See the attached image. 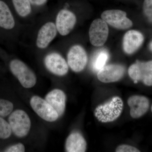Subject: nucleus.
<instances>
[{
  "label": "nucleus",
  "mask_w": 152,
  "mask_h": 152,
  "mask_svg": "<svg viewBox=\"0 0 152 152\" xmlns=\"http://www.w3.org/2000/svg\"><path fill=\"white\" fill-rule=\"evenodd\" d=\"M48 0H29L30 3L36 6H42L45 4Z\"/></svg>",
  "instance_id": "obj_25"
},
{
  "label": "nucleus",
  "mask_w": 152,
  "mask_h": 152,
  "mask_svg": "<svg viewBox=\"0 0 152 152\" xmlns=\"http://www.w3.org/2000/svg\"><path fill=\"white\" fill-rule=\"evenodd\" d=\"M151 111H152V107H151Z\"/></svg>",
  "instance_id": "obj_27"
},
{
  "label": "nucleus",
  "mask_w": 152,
  "mask_h": 152,
  "mask_svg": "<svg viewBox=\"0 0 152 152\" xmlns=\"http://www.w3.org/2000/svg\"><path fill=\"white\" fill-rule=\"evenodd\" d=\"M57 29L56 25L52 22H48L44 25L38 32L37 45L38 48L45 49L50 43L56 36Z\"/></svg>",
  "instance_id": "obj_13"
},
{
  "label": "nucleus",
  "mask_w": 152,
  "mask_h": 152,
  "mask_svg": "<svg viewBox=\"0 0 152 152\" xmlns=\"http://www.w3.org/2000/svg\"><path fill=\"white\" fill-rule=\"evenodd\" d=\"M45 64L50 72L56 75H65L69 70L66 60L57 53H51L47 56L45 58Z\"/></svg>",
  "instance_id": "obj_11"
},
{
  "label": "nucleus",
  "mask_w": 152,
  "mask_h": 152,
  "mask_svg": "<svg viewBox=\"0 0 152 152\" xmlns=\"http://www.w3.org/2000/svg\"><path fill=\"white\" fill-rule=\"evenodd\" d=\"M14 106L10 101L0 99V117H6L12 111Z\"/></svg>",
  "instance_id": "obj_20"
},
{
  "label": "nucleus",
  "mask_w": 152,
  "mask_h": 152,
  "mask_svg": "<svg viewBox=\"0 0 152 152\" xmlns=\"http://www.w3.org/2000/svg\"><path fill=\"white\" fill-rule=\"evenodd\" d=\"M109 59V54L106 51H101L95 57L92 63L93 69L95 72H99L105 66Z\"/></svg>",
  "instance_id": "obj_19"
},
{
  "label": "nucleus",
  "mask_w": 152,
  "mask_h": 152,
  "mask_svg": "<svg viewBox=\"0 0 152 152\" xmlns=\"http://www.w3.org/2000/svg\"><path fill=\"white\" fill-rule=\"evenodd\" d=\"M128 73L135 83L141 81L147 86H152V61H137L129 68Z\"/></svg>",
  "instance_id": "obj_4"
},
{
  "label": "nucleus",
  "mask_w": 152,
  "mask_h": 152,
  "mask_svg": "<svg viewBox=\"0 0 152 152\" xmlns=\"http://www.w3.org/2000/svg\"><path fill=\"white\" fill-rule=\"evenodd\" d=\"M68 64L74 72H79L84 69L88 62L87 53L81 46L72 47L68 52Z\"/></svg>",
  "instance_id": "obj_8"
},
{
  "label": "nucleus",
  "mask_w": 152,
  "mask_h": 152,
  "mask_svg": "<svg viewBox=\"0 0 152 152\" xmlns=\"http://www.w3.org/2000/svg\"><path fill=\"white\" fill-rule=\"evenodd\" d=\"M10 69L12 73L18 78L23 87L32 88L37 83L35 74L25 63L18 59L11 61Z\"/></svg>",
  "instance_id": "obj_2"
},
{
  "label": "nucleus",
  "mask_w": 152,
  "mask_h": 152,
  "mask_svg": "<svg viewBox=\"0 0 152 152\" xmlns=\"http://www.w3.org/2000/svg\"><path fill=\"white\" fill-rule=\"evenodd\" d=\"M30 104L36 113L47 121H55L59 117L56 110L46 100L38 96L31 98Z\"/></svg>",
  "instance_id": "obj_7"
},
{
  "label": "nucleus",
  "mask_w": 152,
  "mask_h": 152,
  "mask_svg": "<svg viewBox=\"0 0 152 152\" xmlns=\"http://www.w3.org/2000/svg\"><path fill=\"white\" fill-rule=\"evenodd\" d=\"M12 132L18 137H26L31 129V121L27 114L23 110L13 112L8 118Z\"/></svg>",
  "instance_id": "obj_3"
},
{
  "label": "nucleus",
  "mask_w": 152,
  "mask_h": 152,
  "mask_svg": "<svg viewBox=\"0 0 152 152\" xmlns=\"http://www.w3.org/2000/svg\"><path fill=\"white\" fill-rule=\"evenodd\" d=\"M101 17L107 24L118 29H127L133 25L132 21L127 17L126 13L120 10L104 11Z\"/></svg>",
  "instance_id": "obj_5"
},
{
  "label": "nucleus",
  "mask_w": 152,
  "mask_h": 152,
  "mask_svg": "<svg viewBox=\"0 0 152 152\" xmlns=\"http://www.w3.org/2000/svg\"><path fill=\"white\" fill-rule=\"evenodd\" d=\"M143 10L148 18L150 21L152 22V0H145Z\"/></svg>",
  "instance_id": "obj_22"
},
{
  "label": "nucleus",
  "mask_w": 152,
  "mask_h": 152,
  "mask_svg": "<svg viewBox=\"0 0 152 152\" xmlns=\"http://www.w3.org/2000/svg\"><path fill=\"white\" fill-rule=\"evenodd\" d=\"M15 26V21L8 6L0 0V27L6 30H11Z\"/></svg>",
  "instance_id": "obj_17"
},
{
  "label": "nucleus",
  "mask_w": 152,
  "mask_h": 152,
  "mask_svg": "<svg viewBox=\"0 0 152 152\" xmlns=\"http://www.w3.org/2000/svg\"><path fill=\"white\" fill-rule=\"evenodd\" d=\"M127 103L130 108L131 116L133 118H138L142 116L149 108V100L144 96H132L128 99Z\"/></svg>",
  "instance_id": "obj_12"
},
{
  "label": "nucleus",
  "mask_w": 152,
  "mask_h": 152,
  "mask_svg": "<svg viewBox=\"0 0 152 152\" xmlns=\"http://www.w3.org/2000/svg\"><path fill=\"white\" fill-rule=\"evenodd\" d=\"M123 108L122 99L120 97L114 96L107 102L98 106L95 109L94 115L101 122H111L120 116Z\"/></svg>",
  "instance_id": "obj_1"
},
{
  "label": "nucleus",
  "mask_w": 152,
  "mask_h": 152,
  "mask_svg": "<svg viewBox=\"0 0 152 152\" xmlns=\"http://www.w3.org/2000/svg\"><path fill=\"white\" fill-rule=\"evenodd\" d=\"M65 148L68 152H84L87 149V143L81 134L78 132L71 134L66 142Z\"/></svg>",
  "instance_id": "obj_16"
},
{
  "label": "nucleus",
  "mask_w": 152,
  "mask_h": 152,
  "mask_svg": "<svg viewBox=\"0 0 152 152\" xmlns=\"http://www.w3.org/2000/svg\"><path fill=\"white\" fill-rule=\"evenodd\" d=\"M144 37L135 30H130L125 34L123 39V48L126 53L132 54L135 52L143 42Z\"/></svg>",
  "instance_id": "obj_14"
},
{
  "label": "nucleus",
  "mask_w": 152,
  "mask_h": 152,
  "mask_svg": "<svg viewBox=\"0 0 152 152\" xmlns=\"http://www.w3.org/2000/svg\"><path fill=\"white\" fill-rule=\"evenodd\" d=\"M109 35L107 24L102 19L94 20L90 26L89 36L90 42L95 47H101L105 43Z\"/></svg>",
  "instance_id": "obj_6"
},
{
  "label": "nucleus",
  "mask_w": 152,
  "mask_h": 152,
  "mask_svg": "<svg viewBox=\"0 0 152 152\" xmlns=\"http://www.w3.org/2000/svg\"><path fill=\"white\" fill-rule=\"evenodd\" d=\"M125 71L124 66L118 64H111L105 66L98 72L97 78L102 83H114L122 78Z\"/></svg>",
  "instance_id": "obj_9"
},
{
  "label": "nucleus",
  "mask_w": 152,
  "mask_h": 152,
  "mask_svg": "<svg viewBox=\"0 0 152 152\" xmlns=\"http://www.w3.org/2000/svg\"><path fill=\"white\" fill-rule=\"evenodd\" d=\"M12 133V129L9 123L0 117V138H8Z\"/></svg>",
  "instance_id": "obj_21"
},
{
  "label": "nucleus",
  "mask_w": 152,
  "mask_h": 152,
  "mask_svg": "<svg viewBox=\"0 0 152 152\" xmlns=\"http://www.w3.org/2000/svg\"><path fill=\"white\" fill-rule=\"evenodd\" d=\"M150 48L151 50L152 51V41L150 43Z\"/></svg>",
  "instance_id": "obj_26"
},
{
  "label": "nucleus",
  "mask_w": 152,
  "mask_h": 152,
  "mask_svg": "<svg viewBox=\"0 0 152 152\" xmlns=\"http://www.w3.org/2000/svg\"><path fill=\"white\" fill-rule=\"evenodd\" d=\"M25 151L24 145L22 143H18L9 147L5 151L7 152H24Z\"/></svg>",
  "instance_id": "obj_24"
},
{
  "label": "nucleus",
  "mask_w": 152,
  "mask_h": 152,
  "mask_svg": "<svg viewBox=\"0 0 152 152\" xmlns=\"http://www.w3.org/2000/svg\"><path fill=\"white\" fill-rule=\"evenodd\" d=\"M76 22L75 15L72 12L66 10H61L56 19L57 31L61 35H67L74 28Z\"/></svg>",
  "instance_id": "obj_10"
},
{
  "label": "nucleus",
  "mask_w": 152,
  "mask_h": 152,
  "mask_svg": "<svg viewBox=\"0 0 152 152\" xmlns=\"http://www.w3.org/2000/svg\"><path fill=\"white\" fill-rule=\"evenodd\" d=\"M15 10L21 17L27 16L31 11L29 0H12Z\"/></svg>",
  "instance_id": "obj_18"
},
{
  "label": "nucleus",
  "mask_w": 152,
  "mask_h": 152,
  "mask_svg": "<svg viewBox=\"0 0 152 152\" xmlns=\"http://www.w3.org/2000/svg\"><path fill=\"white\" fill-rule=\"evenodd\" d=\"M66 99L65 93L59 89L51 91L45 97L46 100L56 110L59 117L61 116L64 113Z\"/></svg>",
  "instance_id": "obj_15"
},
{
  "label": "nucleus",
  "mask_w": 152,
  "mask_h": 152,
  "mask_svg": "<svg viewBox=\"0 0 152 152\" xmlns=\"http://www.w3.org/2000/svg\"><path fill=\"white\" fill-rule=\"evenodd\" d=\"M116 152H138L140 150L135 147L129 145H121L117 147L116 149Z\"/></svg>",
  "instance_id": "obj_23"
}]
</instances>
